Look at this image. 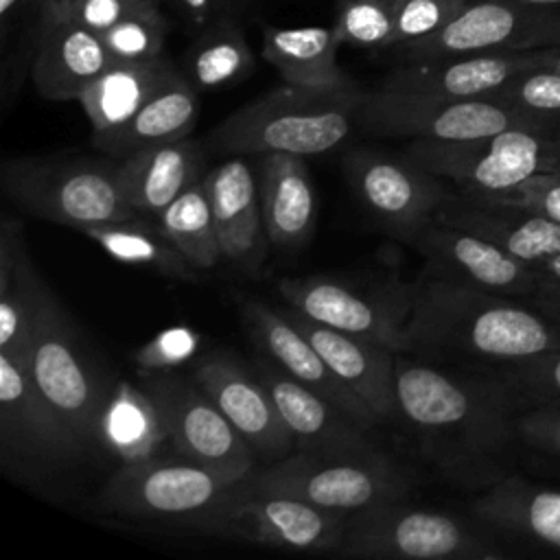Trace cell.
Masks as SVG:
<instances>
[{
  "label": "cell",
  "mask_w": 560,
  "mask_h": 560,
  "mask_svg": "<svg viewBox=\"0 0 560 560\" xmlns=\"http://www.w3.org/2000/svg\"><path fill=\"white\" fill-rule=\"evenodd\" d=\"M258 192L269 243L302 249L313 236L317 197L302 155L267 153L258 158Z\"/></svg>",
  "instance_id": "27"
},
{
  "label": "cell",
  "mask_w": 560,
  "mask_h": 560,
  "mask_svg": "<svg viewBox=\"0 0 560 560\" xmlns=\"http://www.w3.org/2000/svg\"><path fill=\"white\" fill-rule=\"evenodd\" d=\"M77 232L94 241L109 258L131 267H144L175 280H195L197 269L182 256L160 223L136 214L122 221L81 225Z\"/></svg>",
  "instance_id": "33"
},
{
  "label": "cell",
  "mask_w": 560,
  "mask_h": 560,
  "mask_svg": "<svg viewBox=\"0 0 560 560\" xmlns=\"http://www.w3.org/2000/svg\"><path fill=\"white\" fill-rule=\"evenodd\" d=\"M254 372L267 387L276 409L287 422L295 451H365L376 448L370 424L350 416L311 387L298 383L273 363L258 361Z\"/></svg>",
  "instance_id": "23"
},
{
  "label": "cell",
  "mask_w": 560,
  "mask_h": 560,
  "mask_svg": "<svg viewBox=\"0 0 560 560\" xmlns=\"http://www.w3.org/2000/svg\"><path fill=\"white\" fill-rule=\"evenodd\" d=\"M4 195L26 214L72 230L138 212L125 197L118 164L85 158H18L2 168Z\"/></svg>",
  "instance_id": "5"
},
{
  "label": "cell",
  "mask_w": 560,
  "mask_h": 560,
  "mask_svg": "<svg viewBox=\"0 0 560 560\" xmlns=\"http://www.w3.org/2000/svg\"><path fill=\"white\" fill-rule=\"evenodd\" d=\"M429 273L488 293L529 302L540 276L497 243L466 228L433 219L413 241Z\"/></svg>",
  "instance_id": "16"
},
{
  "label": "cell",
  "mask_w": 560,
  "mask_h": 560,
  "mask_svg": "<svg viewBox=\"0 0 560 560\" xmlns=\"http://www.w3.org/2000/svg\"><path fill=\"white\" fill-rule=\"evenodd\" d=\"M407 155L462 192L497 195L560 175V131L516 127L479 140H411Z\"/></svg>",
  "instance_id": "7"
},
{
  "label": "cell",
  "mask_w": 560,
  "mask_h": 560,
  "mask_svg": "<svg viewBox=\"0 0 560 560\" xmlns=\"http://www.w3.org/2000/svg\"><path fill=\"white\" fill-rule=\"evenodd\" d=\"M247 486L291 494L326 510H359L405 499L411 472L378 448L365 451H293L254 470Z\"/></svg>",
  "instance_id": "4"
},
{
  "label": "cell",
  "mask_w": 560,
  "mask_h": 560,
  "mask_svg": "<svg viewBox=\"0 0 560 560\" xmlns=\"http://www.w3.org/2000/svg\"><path fill=\"white\" fill-rule=\"evenodd\" d=\"M359 125L376 136L411 140H479L505 129L560 131L497 98H429L394 92H365Z\"/></svg>",
  "instance_id": "9"
},
{
  "label": "cell",
  "mask_w": 560,
  "mask_h": 560,
  "mask_svg": "<svg viewBox=\"0 0 560 560\" xmlns=\"http://www.w3.org/2000/svg\"><path fill=\"white\" fill-rule=\"evenodd\" d=\"M350 514L238 481L201 527L258 545L337 551Z\"/></svg>",
  "instance_id": "10"
},
{
  "label": "cell",
  "mask_w": 560,
  "mask_h": 560,
  "mask_svg": "<svg viewBox=\"0 0 560 560\" xmlns=\"http://www.w3.org/2000/svg\"><path fill=\"white\" fill-rule=\"evenodd\" d=\"M532 306H536L540 313H545L551 322L560 326V282L540 278L538 291L529 298Z\"/></svg>",
  "instance_id": "47"
},
{
  "label": "cell",
  "mask_w": 560,
  "mask_h": 560,
  "mask_svg": "<svg viewBox=\"0 0 560 560\" xmlns=\"http://www.w3.org/2000/svg\"><path fill=\"white\" fill-rule=\"evenodd\" d=\"M549 48L470 52L427 61H407L396 68L378 90L429 98L492 96L512 77L545 68Z\"/></svg>",
  "instance_id": "19"
},
{
  "label": "cell",
  "mask_w": 560,
  "mask_h": 560,
  "mask_svg": "<svg viewBox=\"0 0 560 560\" xmlns=\"http://www.w3.org/2000/svg\"><path fill=\"white\" fill-rule=\"evenodd\" d=\"M142 387L160 407L168 440L179 455L228 483H238L254 472L256 453L195 378L160 374L147 376Z\"/></svg>",
  "instance_id": "13"
},
{
  "label": "cell",
  "mask_w": 560,
  "mask_h": 560,
  "mask_svg": "<svg viewBox=\"0 0 560 560\" xmlns=\"http://www.w3.org/2000/svg\"><path fill=\"white\" fill-rule=\"evenodd\" d=\"M490 374L510 387L521 407L560 409V350L497 368Z\"/></svg>",
  "instance_id": "38"
},
{
  "label": "cell",
  "mask_w": 560,
  "mask_h": 560,
  "mask_svg": "<svg viewBox=\"0 0 560 560\" xmlns=\"http://www.w3.org/2000/svg\"><path fill=\"white\" fill-rule=\"evenodd\" d=\"M479 521L512 538L560 551V492L503 477L475 503Z\"/></svg>",
  "instance_id": "28"
},
{
  "label": "cell",
  "mask_w": 560,
  "mask_h": 560,
  "mask_svg": "<svg viewBox=\"0 0 560 560\" xmlns=\"http://www.w3.org/2000/svg\"><path fill=\"white\" fill-rule=\"evenodd\" d=\"M490 98L512 105L560 129V72L534 68L512 77Z\"/></svg>",
  "instance_id": "39"
},
{
  "label": "cell",
  "mask_w": 560,
  "mask_h": 560,
  "mask_svg": "<svg viewBox=\"0 0 560 560\" xmlns=\"http://www.w3.org/2000/svg\"><path fill=\"white\" fill-rule=\"evenodd\" d=\"M339 553L352 558L398 560H475L497 558L486 538L459 518L402 505V499L378 503L348 516Z\"/></svg>",
  "instance_id": "8"
},
{
  "label": "cell",
  "mask_w": 560,
  "mask_h": 560,
  "mask_svg": "<svg viewBox=\"0 0 560 560\" xmlns=\"http://www.w3.org/2000/svg\"><path fill=\"white\" fill-rule=\"evenodd\" d=\"M468 0H394V48L405 50L440 31Z\"/></svg>",
  "instance_id": "41"
},
{
  "label": "cell",
  "mask_w": 560,
  "mask_h": 560,
  "mask_svg": "<svg viewBox=\"0 0 560 560\" xmlns=\"http://www.w3.org/2000/svg\"><path fill=\"white\" fill-rule=\"evenodd\" d=\"M332 28L354 48H394V0H339Z\"/></svg>",
  "instance_id": "37"
},
{
  "label": "cell",
  "mask_w": 560,
  "mask_h": 560,
  "mask_svg": "<svg viewBox=\"0 0 560 560\" xmlns=\"http://www.w3.org/2000/svg\"><path fill=\"white\" fill-rule=\"evenodd\" d=\"M201 346V335L192 326L175 324L155 332L147 343L133 350L138 372L147 376L171 374L175 368L188 363Z\"/></svg>",
  "instance_id": "40"
},
{
  "label": "cell",
  "mask_w": 560,
  "mask_h": 560,
  "mask_svg": "<svg viewBox=\"0 0 560 560\" xmlns=\"http://www.w3.org/2000/svg\"><path fill=\"white\" fill-rule=\"evenodd\" d=\"M175 70L173 61L162 55L153 61H114L94 79L79 96V105L92 125L94 142L122 129Z\"/></svg>",
  "instance_id": "29"
},
{
  "label": "cell",
  "mask_w": 560,
  "mask_h": 560,
  "mask_svg": "<svg viewBox=\"0 0 560 560\" xmlns=\"http://www.w3.org/2000/svg\"><path fill=\"white\" fill-rule=\"evenodd\" d=\"M287 313L322 354L330 372L374 411L378 422L400 418L396 350L359 335L328 328L291 308H287Z\"/></svg>",
  "instance_id": "22"
},
{
  "label": "cell",
  "mask_w": 560,
  "mask_h": 560,
  "mask_svg": "<svg viewBox=\"0 0 560 560\" xmlns=\"http://www.w3.org/2000/svg\"><path fill=\"white\" fill-rule=\"evenodd\" d=\"M61 13L92 28L94 33H103L127 15L147 9L151 4H160V0H46Z\"/></svg>",
  "instance_id": "44"
},
{
  "label": "cell",
  "mask_w": 560,
  "mask_h": 560,
  "mask_svg": "<svg viewBox=\"0 0 560 560\" xmlns=\"http://www.w3.org/2000/svg\"><path fill=\"white\" fill-rule=\"evenodd\" d=\"M545 68L560 72V46H551V48H549V52H547V61H545Z\"/></svg>",
  "instance_id": "49"
},
{
  "label": "cell",
  "mask_w": 560,
  "mask_h": 560,
  "mask_svg": "<svg viewBox=\"0 0 560 560\" xmlns=\"http://www.w3.org/2000/svg\"><path fill=\"white\" fill-rule=\"evenodd\" d=\"M199 118V90L175 70L114 136L94 142L107 155L122 158L131 151L188 138Z\"/></svg>",
  "instance_id": "30"
},
{
  "label": "cell",
  "mask_w": 560,
  "mask_h": 560,
  "mask_svg": "<svg viewBox=\"0 0 560 560\" xmlns=\"http://www.w3.org/2000/svg\"><path fill=\"white\" fill-rule=\"evenodd\" d=\"M168 440V431L160 407L144 387L127 381L107 389L98 424L96 442L122 464L155 457Z\"/></svg>",
  "instance_id": "31"
},
{
  "label": "cell",
  "mask_w": 560,
  "mask_h": 560,
  "mask_svg": "<svg viewBox=\"0 0 560 560\" xmlns=\"http://www.w3.org/2000/svg\"><path fill=\"white\" fill-rule=\"evenodd\" d=\"M363 94L354 83L346 88L284 83L223 118L208 133V144L225 158L322 155L346 142L359 125Z\"/></svg>",
  "instance_id": "3"
},
{
  "label": "cell",
  "mask_w": 560,
  "mask_h": 560,
  "mask_svg": "<svg viewBox=\"0 0 560 560\" xmlns=\"http://www.w3.org/2000/svg\"><path fill=\"white\" fill-rule=\"evenodd\" d=\"M405 335L407 350L468 357L497 368L560 350V326L536 306L433 273L411 284Z\"/></svg>",
  "instance_id": "2"
},
{
  "label": "cell",
  "mask_w": 560,
  "mask_h": 560,
  "mask_svg": "<svg viewBox=\"0 0 560 560\" xmlns=\"http://www.w3.org/2000/svg\"><path fill=\"white\" fill-rule=\"evenodd\" d=\"M195 383L214 400L232 427L267 464L295 451L293 435L256 372L225 352L197 361Z\"/></svg>",
  "instance_id": "17"
},
{
  "label": "cell",
  "mask_w": 560,
  "mask_h": 560,
  "mask_svg": "<svg viewBox=\"0 0 560 560\" xmlns=\"http://www.w3.org/2000/svg\"><path fill=\"white\" fill-rule=\"evenodd\" d=\"M221 256L245 271L260 267L267 252L258 177L243 155H230L206 173Z\"/></svg>",
  "instance_id": "24"
},
{
  "label": "cell",
  "mask_w": 560,
  "mask_h": 560,
  "mask_svg": "<svg viewBox=\"0 0 560 560\" xmlns=\"http://www.w3.org/2000/svg\"><path fill=\"white\" fill-rule=\"evenodd\" d=\"M118 175L131 208L160 217L203 173V147L190 138L151 144L122 155Z\"/></svg>",
  "instance_id": "26"
},
{
  "label": "cell",
  "mask_w": 560,
  "mask_h": 560,
  "mask_svg": "<svg viewBox=\"0 0 560 560\" xmlns=\"http://www.w3.org/2000/svg\"><path fill=\"white\" fill-rule=\"evenodd\" d=\"M472 197L514 206L560 223V175H538L518 184L512 190L497 192V195H472Z\"/></svg>",
  "instance_id": "43"
},
{
  "label": "cell",
  "mask_w": 560,
  "mask_h": 560,
  "mask_svg": "<svg viewBox=\"0 0 560 560\" xmlns=\"http://www.w3.org/2000/svg\"><path fill=\"white\" fill-rule=\"evenodd\" d=\"M168 22L160 4L140 9L101 33L114 61H153L162 57Z\"/></svg>",
  "instance_id": "36"
},
{
  "label": "cell",
  "mask_w": 560,
  "mask_h": 560,
  "mask_svg": "<svg viewBox=\"0 0 560 560\" xmlns=\"http://www.w3.org/2000/svg\"><path fill=\"white\" fill-rule=\"evenodd\" d=\"M46 0H0L2 42L15 33V42L2 48V59L28 66L35 55L42 7Z\"/></svg>",
  "instance_id": "42"
},
{
  "label": "cell",
  "mask_w": 560,
  "mask_h": 560,
  "mask_svg": "<svg viewBox=\"0 0 560 560\" xmlns=\"http://www.w3.org/2000/svg\"><path fill=\"white\" fill-rule=\"evenodd\" d=\"M560 46V7L468 0L440 31L400 50L405 61Z\"/></svg>",
  "instance_id": "11"
},
{
  "label": "cell",
  "mask_w": 560,
  "mask_h": 560,
  "mask_svg": "<svg viewBox=\"0 0 560 560\" xmlns=\"http://www.w3.org/2000/svg\"><path fill=\"white\" fill-rule=\"evenodd\" d=\"M238 311L252 343L269 363L339 405L361 422L370 427L378 424L374 411L330 372L322 354L293 324L287 311H276L254 298H238Z\"/></svg>",
  "instance_id": "20"
},
{
  "label": "cell",
  "mask_w": 560,
  "mask_h": 560,
  "mask_svg": "<svg viewBox=\"0 0 560 560\" xmlns=\"http://www.w3.org/2000/svg\"><path fill=\"white\" fill-rule=\"evenodd\" d=\"M236 483H228L206 466L179 457H149L122 468L109 479L103 503L129 516H158L203 525Z\"/></svg>",
  "instance_id": "12"
},
{
  "label": "cell",
  "mask_w": 560,
  "mask_h": 560,
  "mask_svg": "<svg viewBox=\"0 0 560 560\" xmlns=\"http://www.w3.org/2000/svg\"><path fill=\"white\" fill-rule=\"evenodd\" d=\"M0 446L15 468L70 459L77 446L42 398L24 357L0 352Z\"/></svg>",
  "instance_id": "18"
},
{
  "label": "cell",
  "mask_w": 560,
  "mask_h": 560,
  "mask_svg": "<svg viewBox=\"0 0 560 560\" xmlns=\"http://www.w3.org/2000/svg\"><path fill=\"white\" fill-rule=\"evenodd\" d=\"M186 70L197 90L230 88L254 70V52L232 13L195 35L186 55Z\"/></svg>",
  "instance_id": "34"
},
{
  "label": "cell",
  "mask_w": 560,
  "mask_h": 560,
  "mask_svg": "<svg viewBox=\"0 0 560 560\" xmlns=\"http://www.w3.org/2000/svg\"><path fill=\"white\" fill-rule=\"evenodd\" d=\"M343 168L361 206L394 234L416 241L453 192L413 158L354 149Z\"/></svg>",
  "instance_id": "15"
},
{
  "label": "cell",
  "mask_w": 560,
  "mask_h": 560,
  "mask_svg": "<svg viewBox=\"0 0 560 560\" xmlns=\"http://www.w3.org/2000/svg\"><path fill=\"white\" fill-rule=\"evenodd\" d=\"M516 438L547 455L560 457V409L558 407H527L516 413Z\"/></svg>",
  "instance_id": "45"
},
{
  "label": "cell",
  "mask_w": 560,
  "mask_h": 560,
  "mask_svg": "<svg viewBox=\"0 0 560 560\" xmlns=\"http://www.w3.org/2000/svg\"><path fill=\"white\" fill-rule=\"evenodd\" d=\"M278 293L287 308L317 324L378 341L396 352L407 350L411 287L359 289L330 276H306L282 278Z\"/></svg>",
  "instance_id": "14"
},
{
  "label": "cell",
  "mask_w": 560,
  "mask_h": 560,
  "mask_svg": "<svg viewBox=\"0 0 560 560\" xmlns=\"http://www.w3.org/2000/svg\"><path fill=\"white\" fill-rule=\"evenodd\" d=\"M396 392L400 418L435 464L462 481L497 479L521 407L505 383L396 361Z\"/></svg>",
  "instance_id": "1"
},
{
  "label": "cell",
  "mask_w": 560,
  "mask_h": 560,
  "mask_svg": "<svg viewBox=\"0 0 560 560\" xmlns=\"http://www.w3.org/2000/svg\"><path fill=\"white\" fill-rule=\"evenodd\" d=\"M341 39L326 26H265L262 57L284 83L302 88H346L352 79L339 68Z\"/></svg>",
  "instance_id": "32"
},
{
  "label": "cell",
  "mask_w": 560,
  "mask_h": 560,
  "mask_svg": "<svg viewBox=\"0 0 560 560\" xmlns=\"http://www.w3.org/2000/svg\"><path fill=\"white\" fill-rule=\"evenodd\" d=\"M203 177L186 188L155 219L164 234L197 271L212 269L219 260H223L214 212Z\"/></svg>",
  "instance_id": "35"
},
{
  "label": "cell",
  "mask_w": 560,
  "mask_h": 560,
  "mask_svg": "<svg viewBox=\"0 0 560 560\" xmlns=\"http://www.w3.org/2000/svg\"><path fill=\"white\" fill-rule=\"evenodd\" d=\"M516 2H527V4H538V7H560V0H516Z\"/></svg>",
  "instance_id": "50"
},
{
  "label": "cell",
  "mask_w": 560,
  "mask_h": 560,
  "mask_svg": "<svg viewBox=\"0 0 560 560\" xmlns=\"http://www.w3.org/2000/svg\"><path fill=\"white\" fill-rule=\"evenodd\" d=\"M24 361L42 398L77 451L96 442L98 413L107 389H103L90 363L77 326L46 284Z\"/></svg>",
  "instance_id": "6"
},
{
  "label": "cell",
  "mask_w": 560,
  "mask_h": 560,
  "mask_svg": "<svg viewBox=\"0 0 560 560\" xmlns=\"http://www.w3.org/2000/svg\"><path fill=\"white\" fill-rule=\"evenodd\" d=\"M112 63L114 57L98 33L44 2L31 63V81L44 98L79 101Z\"/></svg>",
  "instance_id": "21"
},
{
  "label": "cell",
  "mask_w": 560,
  "mask_h": 560,
  "mask_svg": "<svg viewBox=\"0 0 560 560\" xmlns=\"http://www.w3.org/2000/svg\"><path fill=\"white\" fill-rule=\"evenodd\" d=\"M532 269L540 276V278H547V280H558L560 282V254L556 256H549L536 265H532Z\"/></svg>",
  "instance_id": "48"
},
{
  "label": "cell",
  "mask_w": 560,
  "mask_h": 560,
  "mask_svg": "<svg viewBox=\"0 0 560 560\" xmlns=\"http://www.w3.org/2000/svg\"><path fill=\"white\" fill-rule=\"evenodd\" d=\"M184 20L199 33L214 20L230 15V0H175Z\"/></svg>",
  "instance_id": "46"
},
{
  "label": "cell",
  "mask_w": 560,
  "mask_h": 560,
  "mask_svg": "<svg viewBox=\"0 0 560 560\" xmlns=\"http://www.w3.org/2000/svg\"><path fill=\"white\" fill-rule=\"evenodd\" d=\"M435 219L481 234L529 267L560 254L558 221L462 190H453L446 197Z\"/></svg>",
  "instance_id": "25"
}]
</instances>
